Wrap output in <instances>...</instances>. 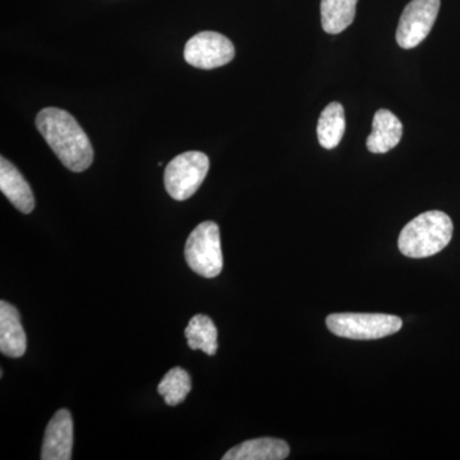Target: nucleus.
Here are the masks:
<instances>
[{"instance_id":"obj_6","label":"nucleus","mask_w":460,"mask_h":460,"mask_svg":"<svg viewBox=\"0 0 460 460\" xmlns=\"http://www.w3.org/2000/svg\"><path fill=\"white\" fill-rule=\"evenodd\" d=\"M440 0H411L402 11L396 41L402 49H413L428 38L440 11Z\"/></svg>"},{"instance_id":"obj_7","label":"nucleus","mask_w":460,"mask_h":460,"mask_svg":"<svg viewBox=\"0 0 460 460\" xmlns=\"http://www.w3.org/2000/svg\"><path fill=\"white\" fill-rule=\"evenodd\" d=\"M235 49L233 42L222 33L199 32L187 41L184 59L199 69H214L232 62Z\"/></svg>"},{"instance_id":"obj_15","label":"nucleus","mask_w":460,"mask_h":460,"mask_svg":"<svg viewBox=\"0 0 460 460\" xmlns=\"http://www.w3.org/2000/svg\"><path fill=\"white\" fill-rule=\"evenodd\" d=\"M187 344L192 350H202L208 356H214L217 350V329L214 321L206 314H196L190 320L184 330Z\"/></svg>"},{"instance_id":"obj_14","label":"nucleus","mask_w":460,"mask_h":460,"mask_svg":"<svg viewBox=\"0 0 460 460\" xmlns=\"http://www.w3.org/2000/svg\"><path fill=\"white\" fill-rule=\"evenodd\" d=\"M345 132V113L343 105L332 102L323 109L317 123V138L321 146L332 150L341 144Z\"/></svg>"},{"instance_id":"obj_4","label":"nucleus","mask_w":460,"mask_h":460,"mask_svg":"<svg viewBox=\"0 0 460 460\" xmlns=\"http://www.w3.org/2000/svg\"><path fill=\"white\" fill-rule=\"evenodd\" d=\"M326 325L337 337L353 341H376L402 329L401 317L385 314H332Z\"/></svg>"},{"instance_id":"obj_13","label":"nucleus","mask_w":460,"mask_h":460,"mask_svg":"<svg viewBox=\"0 0 460 460\" xmlns=\"http://www.w3.org/2000/svg\"><path fill=\"white\" fill-rule=\"evenodd\" d=\"M358 0H321V26L323 31L338 35L352 25Z\"/></svg>"},{"instance_id":"obj_9","label":"nucleus","mask_w":460,"mask_h":460,"mask_svg":"<svg viewBox=\"0 0 460 460\" xmlns=\"http://www.w3.org/2000/svg\"><path fill=\"white\" fill-rule=\"evenodd\" d=\"M27 338L20 313L8 302H0V352L12 358L26 353Z\"/></svg>"},{"instance_id":"obj_2","label":"nucleus","mask_w":460,"mask_h":460,"mask_svg":"<svg viewBox=\"0 0 460 460\" xmlns=\"http://www.w3.org/2000/svg\"><path fill=\"white\" fill-rule=\"evenodd\" d=\"M453 222L443 211L419 215L402 228L398 247L411 259H426L441 252L453 237Z\"/></svg>"},{"instance_id":"obj_3","label":"nucleus","mask_w":460,"mask_h":460,"mask_svg":"<svg viewBox=\"0 0 460 460\" xmlns=\"http://www.w3.org/2000/svg\"><path fill=\"white\" fill-rule=\"evenodd\" d=\"M184 256L190 270L206 279L217 278L223 270L222 241L219 226L214 222L199 224L187 239Z\"/></svg>"},{"instance_id":"obj_5","label":"nucleus","mask_w":460,"mask_h":460,"mask_svg":"<svg viewBox=\"0 0 460 460\" xmlns=\"http://www.w3.org/2000/svg\"><path fill=\"white\" fill-rule=\"evenodd\" d=\"M208 169L210 160L199 151H189L175 156L165 169L166 192L177 201L192 198L208 175Z\"/></svg>"},{"instance_id":"obj_16","label":"nucleus","mask_w":460,"mask_h":460,"mask_svg":"<svg viewBox=\"0 0 460 460\" xmlns=\"http://www.w3.org/2000/svg\"><path fill=\"white\" fill-rule=\"evenodd\" d=\"M192 389L189 372L181 367L172 368L160 381L157 392L164 398L166 404L175 407L181 404Z\"/></svg>"},{"instance_id":"obj_10","label":"nucleus","mask_w":460,"mask_h":460,"mask_svg":"<svg viewBox=\"0 0 460 460\" xmlns=\"http://www.w3.org/2000/svg\"><path fill=\"white\" fill-rule=\"evenodd\" d=\"M0 190L21 213L30 214L35 208V198L29 183L5 157L0 159Z\"/></svg>"},{"instance_id":"obj_12","label":"nucleus","mask_w":460,"mask_h":460,"mask_svg":"<svg viewBox=\"0 0 460 460\" xmlns=\"http://www.w3.org/2000/svg\"><path fill=\"white\" fill-rule=\"evenodd\" d=\"M289 445L279 438H261L232 447L223 460H283L289 456Z\"/></svg>"},{"instance_id":"obj_8","label":"nucleus","mask_w":460,"mask_h":460,"mask_svg":"<svg viewBox=\"0 0 460 460\" xmlns=\"http://www.w3.org/2000/svg\"><path fill=\"white\" fill-rule=\"evenodd\" d=\"M74 447V420L66 410L58 411L45 429L42 460H69Z\"/></svg>"},{"instance_id":"obj_11","label":"nucleus","mask_w":460,"mask_h":460,"mask_svg":"<svg viewBox=\"0 0 460 460\" xmlns=\"http://www.w3.org/2000/svg\"><path fill=\"white\" fill-rule=\"evenodd\" d=\"M402 136V124L399 118L387 109H380L374 115L372 132L367 138L368 151L385 154L401 142Z\"/></svg>"},{"instance_id":"obj_1","label":"nucleus","mask_w":460,"mask_h":460,"mask_svg":"<svg viewBox=\"0 0 460 460\" xmlns=\"http://www.w3.org/2000/svg\"><path fill=\"white\" fill-rule=\"evenodd\" d=\"M36 127L66 169L80 172L93 164V148L89 137L68 111L42 109L36 117Z\"/></svg>"}]
</instances>
